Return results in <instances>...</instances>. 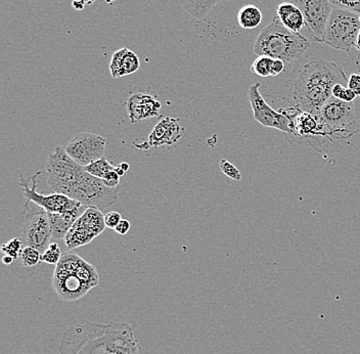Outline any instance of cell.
Instances as JSON below:
<instances>
[{
	"instance_id": "28",
	"label": "cell",
	"mask_w": 360,
	"mask_h": 354,
	"mask_svg": "<svg viewBox=\"0 0 360 354\" xmlns=\"http://www.w3.org/2000/svg\"><path fill=\"white\" fill-rule=\"evenodd\" d=\"M62 256V250L58 243H51L41 254V261L47 265H56L60 263Z\"/></svg>"
},
{
	"instance_id": "41",
	"label": "cell",
	"mask_w": 360,
	"mask_h": 354,
	"mask_svg": "<svg viewBox=\"0 0 360 354\" xmlns=\"http://www.w3.org/2000/svg\"><path fill=\"white\" fill-rule=\"evenodd\" d=\"M119 166H120L121 168H122L123 170L125 171V172H127V171L129 170L130 169L129 164L125 163V162H124V163H121L120 165Z\"/></svg>"
},
{
	"instance_id": "13",
	"label": "cell",
	"mask_w": 360,
	"mask_h": 354,
	"mask_svg": "<svg viewBox=\"0 0 360 354\" xmlns=\"http://www.w3.org/2000/svg\"><path fill=\"white\" fill-rule=\"evenodd\" d=\"M53 288L60 300L66 302H74L83 298L87 293L92 290L90 286L83 283L74 274H60L53 272Z\"/></svg>"
},
{
	"instance_id": "8",
	"label": "cell",
	"mask_w": 360,
	"mask_h": 354,
	"mask_svg": "<svg viewBox=\"0 0 360 354\" xmlns=\"http://www.w3.org/2000/svg\"><path fill=\"white\" fill-rule=\"evenodd\" d=\"M261 83L251 85L248 99L253 111L254 119L264 127L274 128L292 134V121L287 112L276 111L266 103L260 92Z\"/></svg>"
},
{
	"instance_id": "2",
	"label": "cell",
	"mask_w": 360,
	"mask_h": 354,
	"mask_svg": "<svg viewBox=\"0 0 360 354\" xmlns=\"http://www.w3.org/2000/svg\"><path fill=\"white\" fill-rule=\"evenodd\" d=\"M337 84H348L347 76L339 65L330 61H311L295 81L292 100L300 111L317 115L332 98Z\"/></svg>"
},
{
	"instance_id": "17",
	"label": "cell",
	"mask_w": 360,
	"mask_h": 354,
	"mask_svg": "<svg viewBox=\"0 0 360 354\" xmlns=\"http://www.w3.org/2000/svg\"><path fill=\"white\" fill-rule=\"evenodd\" d=\"M182 128L180 127L179 119L166 118L154 128L150 133L148 143L152 146L176 143L181 137Z\"/></svg>"
},
{
	"instance_id": "15",
	"label": "cell",
	"mask_w": 360,
	"mask_h": 354,
	"mask_svg": "<svg viewBox=\"0 0 360 354\" xmlns=\"http://www.w3.org/2000/svg\"><path fill=\"white\" fill-rule=\"evenodd\" d=\"M161 107V103L150 94H134L127 101V111L132 123L159 116Z\"/></svg>"
},
{
	"instance_id": "33",
	"label": "cell",
	"mask_w": 360,
	"mask_h": 354,
	"mask_svg": "<svg viewBox=\"0 0 360 354\" xmlns=\"http://www.w3.org/2000/svg\"><path fill=\"white\" fill-rule=\"evenodd\" d=\"M121 220H122V216L119 212L111 211L105 215V225L107 229H115Z\"/></svg>"
},
{
	"instance_id": "42",
	"label": "cell",
	"mask_w": 360,
	"mask_h": 354,
	"mask_svg": "<svg viewBox=\"0 0 360 354\" xmlns=\"http://www.w3.org/2000/svg\"><path fill=\"white\" fill-rule=\"evenodd\" d=\"M355 49H356L357 51H359L360 53V30L359 33V37H357L356 44H355Z\"/></svg>"
},
{
	"instance_id": "7",
	"label": "cell",
	"mask_w": 360,
	"mask_h": 354,
	"mask_svg": "<svg viewBox=\"0 0 360 354\" xmlns=\"http://www.w3.org/2000/svg\"><path fill=\"white\" fill-rule=\"evenodd\" d=\"M317 116L321 119L328 137H338V135L349 137L352 135L356 124L353 103H346L334 96L326 101Z\"/></svg>"
},
{
	"instance_id": "25",
	"label": "cell",
	"mask_w": 360,
	"mask_h": 354,
	"mask_svg": "<svg viewBox=\"0 0 360 354\" xmlns=\"http://www.w3.org/2000/svg\"><path fill=\"white\" fill-rule=\"evenodd\" d=\"M274 58L266 56H259L251 66L252 73L261 78L271 77V68Z\"/></svg>"
},
{
	"instance_id": "22",
	"label": "cell",
	"mask_w": 360,
	"mask_h": 354,
	"mask_svg": "<svg viewBox=\"0 0 360 354\" xmlns=\"http://www.w3.org/2000/svg\"><path fill=\"white\" fill-rule=\"evenodd\" d=\"M263 15L260 8L254 4L243 6L238 13V25L245 30H253L262 22Z\"/></svg>"
},
{
	"instance_id": "35",
	"label": "cell",
	"mask_w": 360,
	"mask_h": 354,
	"mask_svg": "<svg viewBox=\"0 0 360 354\" xmlns=\"http://www.w3.org/2000/svg\"><path fill=\"white\" fill-rule=\"evenodd\" d=\"M347 87L352 90L356 96H360V74H352L348 78Z\"/></svg>"
},
{
	"instance_id": "1",
	"label": "cell",
	"mask_w": 360,
	"mask_h": 354,
	"mask_svg": "<svg viewBox=\"0 0 360 354\" xmlns=\"http://www.w3.org/2000/svg\"><path fill=\"white\" fill-rule=\"evenodd\" d=\"M58 354H141V350L130 324L85 321L64 333Z\"/></svg>"
},
{
	"instance_id": "43",
	"label": "cell",
	"mask_w": 360,
	"mask_h": 354,
	"mask_svg": "<svg viewBox=\"0 0 360 354\" xmlns=\"http://www.w3.org/2000/svg\"><path fill=\"white\" fill-rule=\"evenodd\" d=\"M83 2H84L85 4H92L94 1H96V0H82Z\"/></svg>"
},
{
	"instance_id": "24",
	"label": "cell",
	"mask_w": 360,
	"mask_h": 354,
	"mask_svg": "<svg viewBox=\"0 0 360 354\" xmlns=\"http://www.w3.org/2000/svg\"><path fill=\"white\" fill-rule=\"evenodd\" d=\"M81 259L82 257L79 256L75 252H67L66 254H63L60 263L56 265L55 272L74 274Z\"/></svg>"
},
{
	"instance_id": "3",
	"label": "cell",
	"mask_w": 360,
	"mask_h": 354,
	"mask_svg": "<svg viewBox=\"0 0 360 354\" xmlns=\"http://www.w3.org/2000/svg\"><path fill=\"white\" fill-rule=\"evenodd\" d=\"M309 47V42L303 35L292 32L281 24L278 17H274L259 34L254 53L258 56H266L291 63L304 55Z\"/></svg>"
},
{
	"instance_id": "10",
	"label": "cell",
	"mask_w": 360,
	"mask_h": 354,
	"mask_svg": "<svg viewBox=\"0 0 360 354\" xmlns=\"http://www.w3.org/2000/svg\"><path fill=\"white\" fill-rule=\"evenodd\" d=\"M296 4L302 11L305 26L312 39L323 44L326 26L334 6L330 0H297Z\"/></svg>"
},
{
	"instance_id": "23",
	"label": "cell",
	"mask_w": 360,
	"mask_h": 354,
	"mask_svg": "<svg viewBox=\"0 0 360 354\" xmlns=\"http://www.w3.org/2000/svg\"><path fill=\"white\" fill-rule=\"evenodd\" d=\"M74 274L77 276L83 283L90 286L92 289L96 287L98 283H100V276H98L96 266L90 265L89 263H87L83 258L79 263Z\"/></svg>"
},
{
	"instance_id": "31",
	"label": "cell",
	"mask_w": 360,
	"mask_h": 354,
	"mask_svg": "<svg viewBox=\"0 0 360 354\" xmlns=\"http://www.w3.org/2000/svg\"><path fill=\"white\" fill-rule=\"evenodd\" d=\"M219 166L222 172H224L226 177L231 178V179L238 182V180H240V178H242V175H240V170H238L233 163L227 161L226 159H222L221 161H220Z\"/></svg>"
},
{
	"instance_id": "32",
	"label": "cell",
	"mask_w": 360,
	"mask_h": 354,
	"mask_svg": "<svg viewBox=\"0 0 360 354\" xmlns=\"http://www.w3.org/2000/svg\"><path fill=\"white\" fill-rule=\"evenodd\" d=\"M330 2L336 8L355 11L360 15V0H330Z\"/></svg>"
},
{
	"instance_id": "20",
	"label": "cell",
	"mask_w": 360,
	"mask_h": 354,
	"mask_svg": "<svg viewBox=\"0 0 360 354\" xmlns=\"http://www.w3.org/2000/svg\"><path fill=\"white\" fill-rule=\"evenodd\" d=\"M96 236H98V234L94 233L91 229H89L78 218L77 222L74 223L73 227L67 234L66 238H65V244H66L68 250L71 251V250L92 242Z\"/></svg>"
},
{
	"instance_id": "37",
	"label": "cell",
	"mask_w": 360,
	"mask_h": 354,
	"mask_svg": "<svg viewBox=\"0 0 360 354\" xmlns=\"http://www.w3.org/2000/svg\"><path fill=\"white\" fill-rule=\"evenodd\" d=\"M285 63L281 60H274L271 68V77H276L285 71Z\"/></svg>"
},
{
	"instance_id": "14",
	"label": "cell",
	"mask_w": 360,
	"mask_h": 354,
	"mask_svg": "<svg viewBox=\"0 0 360 354\" xmlns=\"http://www.w3.org/2000/svg\"><path fill=\"white\" fill-rule=\"evenodd\" d=\"M289 117L292 121V134L299 137H328L317 115L298 110V112L289 115Z\"/></svg>"
},
{
	"instance_id": "21",
	"label": "cell",
	"mask_w": 360,
	"mask_h": 354,
	"mask_svg": "<svg viewBox=\"0 0 360 354\" xmlns=\"http://www.w3.org/2000/svg\"><path fill=\"white\" fill-rule=\"evenodd\" d=\"M221 0H180L184 10L195 19L202 20L217 6Z\"/></svg>"
},
{
	"instance_id": "11",
	"label": "cell",
	"mask_w": 360,
	"mask_h": 354,
	"mask_svg": "<svg viewBox=\"0 0 360 354\" xmlns=\"http://www.w3.org/2000/svg\"><path fill=\"white\" fill-rule=\"evenodd\" d=\"M38 175H39V172L31 178L32 187H29L28 184L25 182L24 178H22V182H19L22 195L28 202L34 203L47 213H62V212L72 210V209L82 206L78 201L72 199L71 197L64 195V194L51 193L49 195H44V194L38 193L36 191V186H37L36 178H37Z\"/></svg>"
},
{
	"instance_id": "29",
	"label": "cell",
	"mask_w": 360,
	"mask_h": 354,
	"mask_svg": "<svg viewBox=\"0 0 360 354\" xmlns=\"http://www.w3.org/2000/svg\"><path fill=\"white\" fill-rule=\"evenodd\" d=\"M22 239H13V240L8 241V243H6L4 244V245H2V253L13 257V258L15 259H15L19 258L20 255H21V252L22 250Z\"/></svg>"
},
{
	"instance_id": "39",
	"label": "cell",
	"mask_w": 360,
	"mask_h": 354,
	"mask_svg": "<svg viewBox=\"0 0 360 354\" xmlns=\"http://www.w3.org/2000/svg\"><path fill=\"white\" fill-rule=\"evenodd\" d=\"M13 260H15V259H13V257L8 256V255H4V258H2V263L6 265H11Z\"/></svg>"
},
{
	"instance_id": "12",
	"label": "cell",
	"mask_w": 360,
	"mask_h": 354,
	"mask_svg": "<svg viewBox=\"0 0 360 354\" xmlns=\"http://www.w3.org/2000/svg\"><path fill=\"white\" fill-rule=\"evenodd\" d=\"M53 239L51 222L47 212L29 214L22 229V244L44 252Z\"/></svg>"
},
{
	"instance_id": "5",
	"label": "cell",
	"mask_w": 360,
	"mask_h": 354,
	"mask_svg": "<svg viewBox=\"0 0 360 354\" xmlns=\"http://www.w3.org/2000/svg\"><path fill=\"white\" fill-rule=\"evenodd\" d=\"M359 30V13L334 6L326 26L323 44L348 53L355 47Z\"/></svg>"
},
{
	"instance_id": "27",
	"label": "cell",
	"mask_w": 360,
	"mask_h": 354,
	"mask_svg": "<svg viewBox=\"0 0 360 354\" xmlns=\"http://www.w3.org/2000/svg\"><path fill=\"white\" fill-rule=\"evenodd\" d=\"M20 259H21L22 265L26 267H34L41 261V254H40L39 250L30 247V246H26L22 248Z\"/></svg>"
},
{
	"instance_id": "30",
	"label": "cell",
	"mask_w": 360,
	"mask_h": 354,
	"mask_svg": "<svg viewBox=\"0 0 360 354\" xmlns=\"http://www.w3.org/2000/svg\"><path fill=\"white\" fill-rule=\"evenodd\" d=\"M333 96L338 100L346 101V103H353V101L356 99V94L343 84L335 85L333 89Z\"/></svg>"
},
{
	"instance_id": "19",
	"label": "cell",
	"mask_w": 360,
	"mask_h": 354,
	"mask_svg": "<svg viewBox=\"0 0 360 354\" xmlns=\"http://www.w3.org/2000/svg\"><path fill=\"white\" fill-rule=\"evenodd\" d=\"M276 17L281 24L294 33H300L305 26L302 11L297 4L292 2H281L276 8Z\"/></svg>"
},
{
	"instance_id": "6",
	"label": "cell",
	"mask_w": 360,
	"mask_h": 354,
	"mask_svg": "<svg viewBox=\"0 0 360 354\" xmlns=\"http://www.w3.org/2000/svg\"><path fill=\"white\" fill-rule=\"evenodd\" d=\"M120 187L108 188L101 178L83 171L78 184L70 197L80 203L85 208H96L103 212L116 204Z\"/></svg>"
},
{
	"instance_id": "18",
	"label": "cell",
	"mask_w": 360,
	"mask_h": 354,
	"mask_svg": "<svg viewBox=\"0 0 360 354\" xmlns=\"http://www.w3.org/2000/svg\"><path fill=\"white\" fill-rule=\"evenodd\" d=\"M84 206H79L72 210L62 212V213H47L51 222V232L53 240H65L74 223L77 222L79 217L85 211Z\"/></svg>"
},
{
	"instance_id": "9",
	"label": "cell",
	"mask_w": 360,
	"mask_h": 354,
	"mask_svg": "<svg viewBox=\"0 0 360 354\" xmlns=\"http://www.w3.org/2000/svg\"><path fill=\"white\" fill-rule=\"evenodd\" d=\"M105 146L107 141L101 135L82 132L75 135L65 150L76 163L86 167L103 157Z\"/></svg>"
},
{
	"instance_id": "40",
	"label": "cell",
	"mask_w": 360,
	"mask_h": 354,
	"mask_svg": "<svg viewBox=\"0 0 360 354\" xmlns=\"http://www.w3.org/2000/svg\"><path fill=\"white\" fill-rule=\"evenodd\" d=\"M116 172L118 173L119 177H122L124 175H125V171L123 170L122 168H121L120 166L116 167Z\"/></svg>"
},
{
	"instance_id": "26",
	"label": "cell",
	"mask_w": 360,
	"mask_h": 354,
	"mask_svg": "<svg viewBox=\"0 0 360 354\" xmlns=\"http://www.w3.org/2000/svg\"><path fill=\"white\" fill-rule=\"evenodd\" d=\"M84 169L87 172L90 173V175L101 178H101L105 177L108 172L115 170L116 167L112 166V164L108 161L107 158L103 157L101 159L98 160V161L90 164V165L84 167Z\"/></svg>"
},
{
	"instance_id": "36",
	"label": "cell",
	"mask_w": 360,
	"mask_h": 354,
	"mask_svg": "<svg viewBox=\"0 0 360 354\" xmlns=\"http://www.w3.org/2000/svg\"><path fill=\"white\" fill-rule=\"evenodd\" d=\"M130 229H131V223H130L129 220H123L122 218V220L115 227L114 231L117 234H121V236H125L130 231Z\"/></svg>"
},
{
	"instance_id": "38",
	"label": "cell",
	"mask_w": 360,
	"mask_h": 354,
	"mask_svg": "<svg viewBox=\"0 0 360 354\" xmlns=\"http://www.w3.org/2000/svg\"><path fill=\"white\" fill-rule=\"evenodd\" d=\"M72 6H73V8H75V10L82 11L86 4H85L82 0H74V1L72 2Z\"/></svg>"
},
{
	"instance_id": "16",
	"label": "cell",
	"mask_w": 360,
	"mask_h": 354,
	"mask_svg": "<svg viewBox=\"0 0 360 354\" xmlns=\"http://www.w3.org/2000/svg\"><path fill=\"white\" fill-rule=\"evenodd\" d=\"M139 68L141 61L136 53L128 47H123L112 55L110 72L112 78L118 79L131 75L139 71Z\"/></svg>"
},
{
	"instance_id": "44",
	"label": "cell",
	"mask_w": 360,
	"mask_h": 354,
	"mask_svg": "<svg viewBox=\"0 0 360 354\" xmlns=\"http://www.w3.org/2000/svg\"><path fill=\"white\" fill-rule=\"evenodd\" d=\"M103 1L107 2V4H114L116 0H103Z\"/></svg>"
},
{
	"instance_id": "34",
	"label": "cell",
	"mask_w": 360,
	"mask_h": 354,
	"mask_svg": "<svg viewBox=\"0 0 360 354\" xmlns=\"http://www.w3.org/2000/svg\"><path fill=\"white\" fill-rule=\"evenodd\" d=\"M120 177H119L118 173L116 172V170L110 171L105 175V177L101 178L103 184L108 187V188H117V187H120Z\"/></svg>"
},
{
	"instance_id": "4",
	"label": "cell",
	"mask_w": 360,
	"mask_h": 354,
	"mask_svg": "<svg viewBox=\"0 0 360 354\" xmlns=\"http://www.w3.org/2000/svg\"><path fill=\"white\" fill-rule=\"evenodd\" d=\"M84 167L76 163L62 146H58L47 158L46 175L53 193L71 196L78 184Z\"/></svg>"
}]
</instances>
